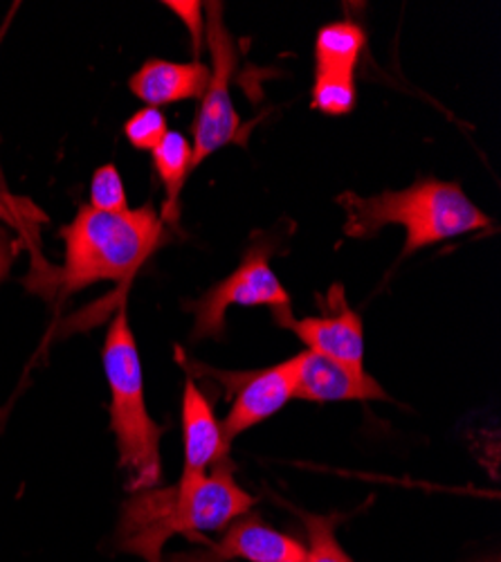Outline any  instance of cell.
I'll return each mask as SVG.
<instances>
[{
	"mask_svg": "<svg viewBox=\"0 0 501 562\" xmlns=\"http://www.w3.org/2000/svg\"><path fill=\"white\" fill-rule=\"evenodd\" d=\"M304 544L257 515H243L227 527L218 542H207L203 551L175 553L167 562H304Z\"/></svg>",
	"mask_w": 501,
	"mask_h": 562,
	"instance_id": "9",
	"label": "cell"
},
{
	"mask_svg": "<svg viewBox=\"0 0 501 562\" xmlns=\"http://www.w3.org/2000/svg\"><path fill=\"white\" fill-rule=\"evenodd\" d=\"M295 396L310 403L387 401V392L364 369H353L312 351L295 356Z\"/></svg>",
	"mask_w": 501,
	"mask_h": 562,
	"instance_id": "11",
	"label": "cell"
},
{
	"mask_svg": "<svg viewBox=\"0 0 501 562\" xmlns=\"http://www.w3.org/2000/svg\"><path fill=\"white\" fill-rule=\"evenodd\" d=\"M164 8H169L182 23L187 25V30H190V34L194 38V48L201 50L203 34H205L203 5L196 3V0H167Z\"/></svg>",
	"mask_w": 501,
	"mask_h": 562,
	"instance_id": "19",
	"label": "cell"
},
{
	"mask_svg": "<svg viewBox=\"0 0 501 562\" xmlns=\"http://www.w3.org/2000/svg\"><path fill=\"white\" fill-rule=\"evenodd\" d=\"M355 106L353 77L317 75L312 86V109L327 115H346Z\"/></svg>",
	"mask_w": 501,
	"mask_h": 562,
	"instance_id": "16",
	"label": "cell"
},
{
	"mask_svg": "<svg viewBox=\"0 0 501 562\" xmlns=\"http://www.w3.org/2000/svg\"><path fill=\"white\" fill-rule=\"evenodd\" d=\"M364 41L367 36L355 23H331L322 27L315 43L317 75L353 77L364 50Z\"/></svg>",
	"mask_w": 501,
	"mask_h": 562,
	"instance_id": "13",
	"label": "cell"
},
{
	"mask_svg": "<svg viewBox=\"0 0 501 562\" xmlns=\"http://www.w3.org/2000/svg\"><path fill=\"white\" fill-rule=\"evenodd\" d=\"M306 529V558L304 562H353V558L344 551V547L335 538V529L342 522L340 513L312 515L306 510H297Z\"/></svg>",
	"mask_w": 501,
	"mask_h": 562,
	"instance_id": "15",
	"label": "cell"
},
{
	"mask_svg": "<svg viewBox=\"0 0 501 562\" xmlns=\"http://www.w3.org/2000/svg\"><path fill=\"white\" fill-rule=\"evenodd\" d=\"M267 244H254L230 277L218 281L196 302H185V308L194 313V340L223 338L225 313L235 304L270 306L272 311L291 308V295L282 286L275 270L267 266Z\"/></svg>",
	"mask_w": 501,
	"mask_h": 562,
	"instance_id": "6",
	"label": "cell"
},
{
	"mask_svg": "<svg viewBox=\"0 0 501 562\" xmlns=\"http://www.w3.org/2000/svg\"><path fill=\"white\" fill-rule=\"evenodd\" d=\"M102 362L111 390V430L117 439L119 468L126 473V491L156 488L162 482L160 437L164 428L147 409L140 353L124 306L117 308L109 326Z\"/></svg>",
	"mask_w": 501,
	"mask_h": 562,
	"instance_id": "4",
	"label": "cell"
},
{
	"mask_svg": "<svg viewBox=\"0 0 501 562\" xmlns=\"http://www.w3.org/2000/svg\"><path fill=\"white\" fill-rule=\"evenodd\" d=\"M207 45L212 55V75L194 122V145H192V169L207 160L214 151L225 145L237 143L241 133L239 113L232 104L230 81L237 72L239 53L232 34L223 23V5L207 3Z\"/></svg>",
	"mask_w": 501,
	"mask_h": 562,
	"instance_id": "5",
	"label": "cell"
},
{
	"mask_svg": "<svg viewBox=\"0 0 501 562\" xmlns=\"http://www.w3.org/2000/svg\"><path fill=\"white\" fill-rule=\"evenodd\" d=\"M167 133H169L167 120L153 106L138 111L124 124L126 139L130 143V147H135L138 151H153L162 143Z\"/></svg>",
	"mask_w": 501,
	"mask_h": 562,
	"instance_id": "18",
	"label": "cell"
},
{
	"mask_svg": "<svg viewBox=\"0 0 501 562\" xmlns=\"http://www.w3.org/2000/svg\"><path fill=\"white\" fill-rule=\"evenodd\" d=\"M180 362L190 373L209 376L225 387L227 401L232 403L220 424L227 443H232L241 432L263 424L267 416L277 414L295 396V358L257 371H220L207 364H192L185 356L180 358Z\"/></svg>",
	"mask_w": 501,
	"mask_h": 562,
	"instance_id": "7",
	"label": "cell"
},
{
	"mask_svg": "<svg viewBox=\"0 0 501 562\" xmlns=\"http://www.w3.org/2000/svg\"><path fill=\"white\" fill-rule=\"evenodd\" d=\"M90 207H95L100 212H126L128 210L124 182L113 162L102 165L95 171L93 182H90Z\"/></svg>",
	"mask_w": 501,
	"mask_h": 562,
	"instance_id": "17",
	"label": "cell"
},
{
	"mask_svg": "<svg viewBox=\"0 0 501 562\" xmlns=\"http://www.w3.org/2000/svg\"><path fill=\"white\" fill-rule=\"evenodd\" d=\"M41 216L30 203L21 205L19 201H12V199H3L0 196V218L8 221V223H16L19 218H36Z\"/></svg>",
	"mask_w": 501,
	"mask_h": 562,
	"instance_id": "21",
	"label": "cell"
},
{
	"mask_svg": "<svg viewBox=\"0 0 501 562\" xmlns=\"http://www.w3.org/2000/svg\"><path fill=\"white\" fill-rule=\"evenodd\" d=\"M209 75V68L201 61L178 64L164 59H149L128 79V88L147 106L158 109L187 100H203Z\"/></svg>",
	"mask_w": 501,
	"mask_h": 562,
	"instance_id": "12",
	"label": "cell"
},
{
	"mask_svg": "<svg viewBox=\"0 0 501 562\" xmlns=\"http://www.w3.org/2000/svg\"><path fill=\"white\" fill-rule=\"evenodd\" d=\"M322 306V317L295 319L291 308L272 311L277 326L293 331L308 351L331 358L353 369H364V329L360 315L346 304L344 289L331 286L327 295L317 297Z\"/></svg>",
	"mask_w": 501,
	"mask_h": 562,
	"instance_id": "8",
	"label": "cell"
},
{
	"mask_svg": "<svg viewBox=\"0 0 501 562\" xmlns=\"http://www.w3.org/2000/svg\"><path fill=\"white\" fill-rule=\"evenodd\" d=\"M182 435H185V465L178 480L180 486H196L212 468L230 459V443L223 437L218 418L192 376L182 392Z\"/></svg>",
	"mask_w": 501,
	"mask_h": 562,
	"instance_id": "10",
	"label": "cell"
},
{
	"mask_svg": "<svg viewBox=\"0 0 501 562\" xmlns=\"http://www.w3.org/2000/svg\"><path fill=\"white\" fill-rule=\"evenodd\" d=\"M14 257H16V241L12 239V234L0 225V281L8 279Z\"/></svg>",
	"mask_w": 501,
	"mask_h": 562,
	"instance_id": "20",
	"label": "cell"
},
{
	"mask_svg": "<svg viewBox=\"0 0 501 562\" xmlns=\"http://www.w3.org/2000/svg\"><path fill=\"white\" fill-rule=\"evenodd\" d=\"M232 471L235 463L227 459L196 486L173 484L130 493L115 531L117 551L164 562L162 549L173 536L207 544V533L225 531L257 504V497L237 484Z\"/></svg>",
	"mask_w": 501,
	"mask_h": 562,
	"instance_id": "1",
	"label": "cell"
},
{
	"mask_svg": "<svg viewBox=\"0 0 501 562\" xmlns=\"http://www.w3.org/2000/svg\"><path fill=\"white\" fill-rule=\"evenodd\" d=\"M151 154L156 171L167 192L164 221L173 223L178 216V196L182 192V184L187 180V173L192 171V143L182 133L169 131Z\"/></svg>",
	"mask_w": 501,
	"mask_h": 562,
	"instance_id": "14",
	"label": "cell"
},
{
	"mask_svg": "<svg viewBox=\"0 0 501 562\" xmlns=\"http://www.w3.org/2000/svg\"><path fill=\"white\" fill-rule=\"evenodd\" d=\"M164 221L151 205L126 212H100L83 205L61 229L66 261L53 277H32L43 297H68L98 281H122L135 274L162 241Z\"/></svg>",
	"mask_w": 501,
	"mask_h": 562,
	"instance_id": "2",
	"label": "cell"
},
{
	"mask_svg": "<svg viewBox=\"0 0 501 562\" xmlns=\"http://www.w3.org/2000/svg\"><path fill=\"white\" fill-rule=\"evenodd\" d=\"M344 210V234L351 239H374L387 225H402L407 241L402 259L425 246L462 237L490 227V218L464 194L457 182L423 178L400 192H380L378 196H357L344 192L338 196Z\"/></svg>",
	"mask_w": 501,
	"mask_h": 562,
	"instance_id": "3",
	"label": "cell"
},
{
	"mask_svg": "<svg viewBox=\"0 0 501 562\" xmlns=\"http://www.w3.org/2000/svg\"><path fill=\"white\" fill-rule=\"evenodd\" d=\"M488 562V560H486ZM490 562H499V560H490Z\"/></svg>",
	"mask_w": 501,
	"mask_h": 562,
	"instance_id": "22",
	"label": "cell"
}]
</instances>
